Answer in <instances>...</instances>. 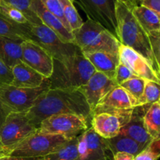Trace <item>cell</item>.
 Returning a JSON list of instances; mask_svg holds the SVG:
<instances>
[{"mask_svg": "<svg viewBox=\"0 0 160 160\" xmlns=\"http://www.w3.org/2000/svg\"><path fill=\"white\" fill-rule=\"evenodd\" d=\"M59 114H75L91 120L90 108L78 89L49 88L39 95L26 112L29 121L37 129L42 120Z\"/></svg>", "mask_w": 160, "mask_h": 160, "instance_id": "6da1fadb", "label": "cell"}, {"mask_svg": "<svg viewBox=\"0 0 160 160\" xmlns=\"http://www.w3.org/2000/svg\"><path fill=\"white\" fill-rule=\"evenodd\" d=\"M137 5V0H116L117 38L122 45L132 48L143 56L156 74L159 76L160 66L152 52L148 34L133 14V9Z\"/></svg>", "mask_w": 160, "mask_h": 160, "instance_id": "7a4b0ae2", "label": "cell"}, {"mask_svg": "<svg viewBox=\"0 0 160 160\" xmlns=\"http://www.w3.org/2000/svg\"><path fill=\"white\" fill-rule=\"evenodd\" d=\"M95 72V68L78 48L62 60L53 59V70L48 79L49 88L78 89L87 83Z\"/></svg>", "mask_w": 160, "mask_h": 160, "instance_id": "3957f363", "label": "cell"}, {"mask_svg": "<svg viewBox=\"0 0 160 160\" xmlns=\"http://www.w3.org/2000/svg\"><path fill=\"white\" fill-rule=\"evenodd\" d=\"M73 44L83 53L106 52L119 55L121 44L106 28L88 19L81 28L72 31Z\"/></svg>", "mask_w": 160, "mask_h": 160, "instance_id": "277c9868", "label": "cell"}, {"mask_svg": "<svg viewBox=\"0 0 160 160\" xmlns=\"http://www.w3.org/2000/svg\"><path fill=\"white\" fill-rule=\"evenodd\" d=\"M69 141L70 140L61 135L43 134L37 130L18 144L9 153V156L34 159L44 158L57 151Z\"/></svg>", "mask_w": 160, "mask_h": 160, "instance_id": "5b68a950", "label": "cell"}, {"mask_svg": "<svg viewBox=\"0 0 160 160\" xmlns=\"http://www.w3.org/2000/svg\"><path fill=\"white\" fill-rule=\"evenodd\" d=\"M90 120L75 114L51 116L41 122L38 131L43 134H58L68 140L78 138L89 128Z\"/></svg>", "mask_w": 160, "mask_h": 160, "instance_id": "8992f818", "label": "cell"}, {"mask_svg": "<svg viewBox=\"0 0 160 160\" xmlns=\"http://www.w3.org/2000/svg\"><path fill=\"white\" fill-rule=\"evenodd\" d=\"M37 130L29 121L26 112H11L0 127V142L9 155L18 144Z\"/></svg>", "mask_w": 160, "mask_h": 160, "instance_id": "52a82bcc", "label": "cell"}, {"mask_svg": "<svg viewBox=\"0 0 160 160\" xmlns=\"http://www.w3.org/2000/svg\"><path fill=\"white\" fill-rule=\"evenodd\" d=\"M29 40L45 48L55 60L61 61L70 57L78 49L74 44L63 42L54 31L42 23L30 25Z\"/></svg>", "mask_w": 160, "mask_h": 160, "instance_id": "ba28073f", "label": "cell"}, {"mask_svg": "<svg viewBox=\"0 0 160 160\" xmlns=\"http://www.w3.org/2000/svg\"><path fill=\"white\" fill-rule=\"evenodd\" d=\"M49 89L48 79L36 88H18L11 84L0 86V99L15 112H27L31 109L39 95Z\"/></svg>", "mask_w": 160, "mask_h": 160, "instance_id": "9c48e42d", "label": "cell"}, {"mask_svg": "<svg viewBox=\"0 0 160 160\" xmlns=\"http://www.w3.org/2000/svg\"><path fill=\"white\" fill-rule=\"evenodd\" d=\"M133 111H109L93 114L91 116V128L103 138H112L120 134L122 128L130 121Z\"/></svg>", "mask_w": 160, "mask_h": 160, "instance_id": "30bf717a", "label": "cell"}, {"mask_svg": "<svg viewBox=\"0 0 160 160\" xmlns=\"http://www.w3.org/2000/svg\"><path fill=\"white\" fill-rule=\"evenodd\" d=\"M87 15L88 19L97 22L117 38L115 17L116 0H73ZM138 1V0H137Z\"/></svg>", "mask_w": 160, "mask_h": 160, "instance_id": "8fae6325", "label": "cell"}, {"mask_svg": "<svg viewBox=\"0 0 160 160\" xmlns=\"http://www.w3.org/2000/svg\"><path fill=\"white\" fill-rule=\"evenodd\" d=\"M20 61L45 78H49L53 70V58L45 48L31 40L21 43Z\"/></svg>", "mask_w": 160, "mask_h": 160, "instance_id": "7c38bea8", "label": "cell"}, {"mask_svg": "<svg viewBox=\"0 0 160 160\" xmlns=\"http://www.w3.org/2000/svg\"><path fill=\"white\" fill-rule=\"evenodd\" d=\"M79 160H108L110 151L106 140L98 135L91 127L78 137Z\"/></svg>", "mask_w": 160, "mask_h": 160, "instance_id": "4fadbf2b", "label": "cell"}, {"mask_svg": "<svg viewBox=\"0 0 160 160\" xmlns=\"http://www.w3.org/2000/svg\"><path fill=\"white\" fill-rule=\"evenodd\" d=\"M117 86L114 80L95 71L87 83L80 87L78 90L85 98L92 113L99 102Z\"/></svg>", "mask_w": 160, "mask_h": 160, "instance_id": "5bb4252c", "label": "cell"}, {"mask_svg": "<svg viewBox=\"0 0 160 160\" xmlns=\"http://www.w3.org/2000/svg\"><path fill=\"white\" fill-rule=\"evenodd\" d=\"M138 106V100L125 89L117 85L99 102L91 116L98 112L109 111L131 110Z\"/></svg>", "mask_w": 160, "mask_h": 160, "instance_id": "9a60e30c", "label": "cell"}, {"mask_svg": "<svg viewBox=\"0 0 160 160\" xmlns=\"http://www.w3.org/2000/svg\"><path fill=\"white\" fill-rule=\"evenodd\" d=\"M119 56L120 62L128 67L134 76L159 84V75L152 70L148 61L137 52L121 45Z\"/></svg>", "mask_w": 160, "mask_h": 160, "instance_id": "2e32d148", "label": "cell"}, {"mask_svg": "<svg viewBox=\"0 0 160 160\" xmlns=\"http://www.w3.org/2000/svg\"><path fill=\"white\" fill-rule=\"evenodd\" d=\"M31 8L40 19L42 24L54 31L63 42L73 43L72 32H70L56 16L43 6L41 0H33Z\"/></svg>", "mask_w": 160, "mask_h": 160, "instance_id": "e0dca14e", "label": "cell"}, {"mask_svg": "<svg viewBox=\"0 0 160 160\" xmlns=\"http://www.w3.org/2000/svg\"><path fill=\"white\" fill-rule=\"evenodd\" d=\"M12 73L11 85L18 88H36L43 85L48 79L21 61L12 67Z\"/></svg>", "mask_w": 160, "mask_h": 160, "instance_id": "ac0fdd59", "label": "cell"}, {"mask_svg": "<svg viewBox=\"0 0 160 160\" xmlns=\"http://www.w3.org/2000/svg\"><path fill=\"white\" fill-rule=\"evenodd\" d=\"M83 54L93 66L95 71L99 72L107 78L114 80L117 67L120 62L119 55L106 52H95Z\"/></svg>", "mask_w": 160, "mask_h": 160, "instance_id": "d6986e66", "label": "cell"}, {"mask_svg": "<svg viewBox=\"0 0 160 160\" xmlns=\"http://www.w3.org/2000/svg\"><path fill=\"white\" fill-rule=\"evenodd\" d=\"M142 117L139 107L134 108L131 120L122 128L120 134L131 138L143 148H145L152 139L145 130Z\"/></svg>", "mask_w": 160, "mask_h": 160, "instance_id": "ffe728a7", "label": "cell"}, {"mask_svg": "<svg viewBox=\"0 0 160 160\" xmlns=\"http://www.w3.org/2000/svg\"><path fill=\"white\" fill-rule=\"evenodd\" d=\"M22 42L0 36V60L9 68L20 62Z\"/></svg>", "mask_w": 160, "mask_h": 160, "instance_id": "44dd1931", "label": "cell"}, {"mask_svg": "<svg viewBox=\"0 0 160 160\" xmlns=\"http://www.w3.org/2000/svg\"><path fill=\"white\" fill-rule=\"evenodd\" d=\"M106 140L112 156L117 152L129 153L135 156L145 148L131 138L121 134Z\"/></svg>", "mask_w": 160, "mask_h": 160, "instance_id": "7402d4cb", "label": "cell"}, {"mask_svg": "<svg viewBox=\"0 0 160 160\" xmlns=\"http://www.w3.org/2000/svg\"><path fill=\"white\" fill-rule=\"evenodd\" d=\"M30 25L14 23L0 13V36L13 40H29Z\"/></svg>", "mask_w": 160, "mask_h": 160, "instance_id": "603a6c76", "label": "cell"}, {"mask_svg": "<svg viewBox=\"0 0 160 160\" xmlns=\"http://www.w3.org/2000/svg\"><path fill=\"white\" fill-rule=\"evenodd\" d=\"M133 14L147 34L160 31V15L152 9L137 5L133 9Z\"/></svg>", "mask_w": 160, "mask_h": 160, "instance_id": "cb8c5ba5", "label": "cell"}, {"mask_svg": "<svg viewBox=\"0 0 160 160\" xmlns=\"http://www.w3.org/2000/svg\"><path fill=\"white\" fill-rule=\"evenodd\" d=\"M144 126L152 139H159L160 132V102L152 103L142 117Z\"/></svg>", "mask_w": 160, "mask_h": 160, "instance_id": "d4e9b609", "label": "cell"}, {"mask_svg": "<svg viewBox=\"0 0 160 160\" xmlns=\"http://www.w3.org/2000/svg\"><path fill=\"white\" fill-rule=\"evenodd\" d=\"M78 138L69 141L57 151L45 156V160H79L78 153Z\"/></svg>", "mask_w": 160, "mask_h": 160, "instance_id": "484cf974", "label": "cell"}, {"mask_svg": "<svg viewBox=\"0 0 160 160\" xmlns=\"http://www.w3.org/2000/svg\"><path fill=\"white\" fill-rule=\"evenodd\" d=\"M63 16L70 27L71 32L81 28L84 21L74 6L73 0H59Z\"/></svg>", "mask_w": 160, "mask_h": 160, "instance_id": "4316f807", "label": "cell"}, {"mask_svg": "<svg viewBox=\"0 0 160 160\" xmlns=\"http://www.w3.org/2000/svg\"><path fill=\"white\" fill-rule=\"evenodd\" d=\"M6 4L12 6L21 12L31 25L42 24V21L36 13L33 12L31 6L33 0H0Z\"/></svg>", "mask_w": 160, "mask_h": 160, "instance_id": "83f0119b", "label": "cell"}, {"mask_svg": "<svg viewBox=\"0 0 160 160\" xmlns=\"http://www.w3.org/2000/svg\"><path fill=\"white\" fill-rule=\"evenodd\" d=\"M159 87L158 83L145 80L143 94L139 100V106L151 105L159 101Z\"/></svg>", "mask_w": 160, "mask_h": 160, "instance_id": "f1b7e54d", "label": "cell"}, {"mask_svg": "<svg viewBox=\"0 0 160 160\" xmlns=\"http://www.w3.org/2000/svg\"><path fill=\"white\" fill-rule=\"evenodd\" d=\"M145 83V79L134 77L131 79L127 80L126 81L122 83L120 86L123 88V89H125L127 92H129L136 100H138L139 103V100L142 98V94H143Z\"/></svg>", "mask_w": 160, "mask_h": 160, "instance_id": "f546056e", "label": "cell"}, {"mask_svg": "<svg viewBox=\"0 0 160 160\" xmlns=\"http://www.w3.org/2000/svg\"><path fill=\"white\" fill-rule=\"evenodd\" d=\"M0 13L11 21L19 24H30L25 16L18 9L0 1Z\"/></svg>", "mask_w": 160, "mask_h": 160, "instance_id": "4dcf8cb0", "label": "cell"}, {"mask_svg": "<svg viewBox=\"0 0 160 160\" xmlns=\"http://www.w3.org/2000/svg\"><path fill=\"white\" fill-rule=\"evenodd\" d=\"M159 139H153L141 152L134 156V160H158L160 156Z\"/></svg>", "mask_w": 160, "mask_h": 160, "instance_id": "1f68e13d", "label": "cell"}, {"mask_svg": "<svg viewBox=\"0 0 160 160\" xmlns=\"http://www.w3.org/2000/svg\"><path fill=\"white\" fill-rule=\"evenodd\" d=\"M43 6L49 11L51 13L56 16L61 22L62 24L64 25L66 28L70 32H71L70 27H69L68 23H67V20H66L65 17L63 16V12H62V6H61L60 2L59 0H41Z\"/></svg>", "mask_w": 160, "mask_h": 160, "instance_id": "d6a6232c", "label": "cell"}, {"mask_svg": "<svg viewBox=\"0 0 160 160\" xmlns=\"http://www.w3.org/2000/svg\"><path fill=\"white\" fill-rule=\"evenodd\" d=\"M152 52L155 59L159 65L160 62V31L148 33Z\"/></svg>", "mask_w": 160, "mask_h": 160, "instance_id": "836d02e7", "label": "cell"}, {"mask_svg": "<svg viewBox=\"0 0 160 160\" xmlns=\"http://www.w3.org/2000/svg\"><path fill=\"white\" fill-rule=\"evenodd\" d=\"M134 77L136 76L133 74V73L130 70V69L127 67L124 64L122 63L121 62H120L118 67H117V70H116L114 81L116 82L117 85L120 86L122 83L126 81L127 80L131 79V78H134Z\"/></svg>", "mask_w": 160, "mask_h": 160, "instance_id": "e575fe53", "label": "cell"}, {"mask_svg": "<svg viewBox=\"0 0 160 160\" xmlns=\"http://www.w3.org/2000/svg\"><path fill=\"white\" fill-rule=\"evenodd\" d=\"M12 81V69L0 60V86L11 84Z\"/></svg>", "mask_w": 160, "mask_h": 160, "instance_id": "d590c367", "label": "cell"}, {"mask_svg": "<svg viewBox=\"0 0 160 160\" xmlns=\"http://www.w3.org/2000/svg\"><path fill=\"white\" fill-rule=\"evenodd\" d=\"M140 6L152 9L160 15V0H138Z\"/></svg>", "mask_w": 160, "mask_h": 160, "instance_id": "8d00e7d4", "label": "cell"}, {"mask_svg": "<svg viewBox=\"0 0 160 160\" xmlns=\"http://www.w3.org/2000/svg\"><path fill=\"white\" fill-rule=\"evenodd\" d=\"M11 112V110L6 106L4 102L0 99V127L4 123L5 120Z\"/></svg>", "mask_w": 160, "mask_h": 160, "instance_id": "74e56055", "label": "cell"}, {"mask_svg": "<svg viewBox=\"0 0 160 160\" xmlns=\"http://www.w3.org/2000/svg\"><path fill=\"white\" fill-rule=\"evenodd\" d=\"M112 158L113 160H134V156L126 152H117Z\"/></svg>", "mask_w": 160, "mask_h": 160, "instance_id": "f35d334b", "label": "cell"}, {"mask_svg": "<svg viewBox=\"0 0 160 160\" xmlns=\"http://www.w3.org/2000/svg\"><path fill=\"white\" fill-rule=\"evenodd\" d=\"M38 159H34V158L18 157V156H9V155L0 154V160H38Z\"/></svg>", "mask_w": 160, "mask_h": 160, "instance_id": "ab89813d", "label": "cell"}, {"mask_svg": "<svg viewBox=\"0 0 160 160\" xmlns=\"http://www.w3.org/2000/svg\"><path fill=\"white\" fill-rule=\"evenodd\" d=\"M0 154H1V155H7L6 149H5V148L3 147V145H2L1 142H0Z\"/></svg>", "mask_w": 160, "mask_h": 160, "instance_id": "60d3db41", "label": "cell"}, {"mask_svg": "<svg viewBox=\"0 0 160 160\" xmlns=\"http://www.w3.org/2000/svg\"><path fill=\"white\" fill-rule=\"evenodd\" d=\"M38 160H45V157H44V158H41V159H38Z\"/></svg>", "mask_w": 160, "mask_h": 160, "instance_id": "b9f144b4", "label": "cell"}]
</instances>
